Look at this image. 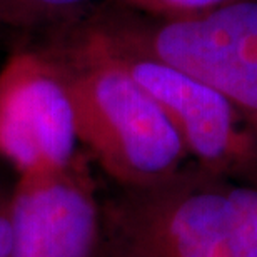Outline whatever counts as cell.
<instances>
[{
    "mask_svg": "<svg viewBox=\"0 0 257 257\" xmlns=\"http://www.w3.org/2000/svg\"><path fill=\"white\" fill-rule=\"evenodd\" d=\"M97 257H257V187L191 161L147 186L112 184Z\"/></svg>",
    "mask_w": 257,
    "mask_h": 257,
    "instance_id": "1",
    "label": "cell"
},
{
    "mask_svg": "<svg viewBox=\"0 0 257 257\" xmlns=\"http://www.w3.org/2000/svg\"><path fill=\"white\" fill-rule=\"evenodd\" d=\"M40 52L65 84L77 139L114 186L159 182L189 162L167 117L87 25Z\"/></svg>",
    "mask_w": 257,
    "mask_h": 257,
    "instance_id": "2",
    "label": "cell"
},
{
    "mask_svg": "<svg viewBox=\"0 0 257 257\" xmlns=\"http://www.w3.org/2000/svg\"><path fill=\"white\" fill-rule=\"evenodd\" d=\"M92 22L214 87L257 141V0L182 19L149 17L120 5Z\"/></svg>",
    "mask_w": 257,
    "mask_h": 257,
    "instance_id": "3",
    "label": "cell"
},
{
    "mask_svg": "<svg viewBox=\"0 0 257 257\" xmlns=\"http://www.w3.org/2000/svg\"><path fill=\"white\" fill-rule=\"evenodd\" d=\"M177 132L189 161L229 179H257V141L237 109L214 87L164 62L94 22L85 24Z\"/></svg>",
    "mask_w": 257,
    "mask_h": 257,
    "instance_id": "4",
    "label": "cell"
},
{
    "mask_svg": "<svg viewBox=\"0 0 257 257\" xmlns=\"http://www.w3.org/2000/svg\"><path fill=\"white\" fill-rule=\"evenodd\" d=\"M14 257H97L100 191L89 156L20 174L10 194Z\"/></svg>",
    "mask_w": 257,
    "mask_h": 257,
    "instance_id": "5",
    "label": "cell"
},
{
    "mask_svg": "<svg viewBox=\"0 0 257 257\" xmlns=\"http://www.w3.org/2000/svg\"><path fill=\"white\" fill-rule=\"evenodd\" d=\"M74 110L47 55L22 50L0 70V157L20 174L69 164L77 154Z\"/></svg>",
    "mask_w": 257,
    "mask_h": 257,
    "instance_id": "6",
    "label": "cell"
},
{
    "mask_svg": "<svg viewBox=\"0 0 257 257\" xmlns=\"http://www.w3.org/2000/svg\"><path fill=\"white\" fill-rule=\"evenodd\" d=\"M122 7L157 19L194 17L239 0H117Z\"/></svg>",
    "mask_w": 257,
    "mask_h": 257,
    "instance_id": "7",
    "label": "cell"
},
{
    "mask_svg": "<svg viewBox=\"0 0 257 257\" xmlns=\"http://www.w3.org/2000/svg\"><path fill=\"white\" fill-rule=\"evenodd\" d=\"M90 0H0V15L10 20H44L64 17Z\"/></svg>",
    "mask_w": 257,
    "mask_h": 257,
    "instance_id": "8",
    "label": "cell"
},
{
    "mask_svg": "<svg viewBox=\"0 0 257 257\" xmlns=\"http://www.w3.org/2000/svg\"><path fill=\"white\" fill-rule=\"evenodd\" d=\"M0 257H14L10 225V194L0 192Z\"/></svg>",
    "mask_w": 257,
    "mask_h": 257,
    "instance_id": "9",
    "label": "cell"
},
{
    "mask_svg": "<svg viewBox=\"0 0 257 257\" xmlns=\"http://www.w3.org/2000/svg\"><path fill=\"white\" fill-rule=\"evenodd\" d=\"M252 186H254V187H257V179H255V181L252 182Z\"/></svg>",
    "mask_w": 257,
    "mask_h": 257,
    "instance_id": "10",
    "label": "cell"
}]
</instances>
